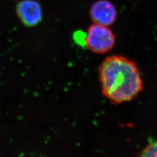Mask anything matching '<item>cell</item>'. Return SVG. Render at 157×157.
I'll return each mask as SVG.
<instances>
[{"label": "cell", "instance_id": "3", "mask_svg": "<svg viewBox=\"0 0 157 157\" xmlns=\"http://www.w3.org/2000/svg\"><path fill=\"white\" fill-rule=\"evenodd\" d=\"M17 15L29 28L37 26L43 19L42 7L36 0H22L17 6Z\"/></svg>", "mask_w": 157, "mask_h": 157}, {"label": "cell", "instance_id": "1", "mask_svg": "<svg viewBox=\"0 0 157 157\" xmlns=\"http://www.w3.org/2000/svg\"><path fill=\"white\" fill-rule=\"evenodd\" d=\"M102 93L114 104L133 100L143 88L135 62L123 56H108L99 67Z\"/></svg>", "mask_w": 157, "mask_h": 157}, {"label": "cell", "instance_id": "5", "mask_svg": "<svg viewBox=\"0 0 157 157\" xmlns=\"http://www.w3.org/2000/svg\"><path fill=\"white\" fill-rule=\"evenodd\" d=\"M141 157H157V139L150 143L141 151Z\"/></svg>", "mask_w": 157, "mask_h": 157}, {"label": "cell", "instance_id": "6", "mask_svg": "<svg viewBox=\"0 0 157 157\" xmlns=\"http://www.w3.org/2000/svg\"><path fill=\"white\" fill-rule=\"evenodd\" d=\"M85 37L86 34L82 32H76L74 33L73 38L76 43L80 45H85Z\"/></svg>", "mask_w": 157, "mask_h": 157}, {"label": "cell", "instance_id": "4", "mask_svg": "<svg viewBox=\"0 0 157 157\" xmlns=\"http://www.w3.org/2000/svg\"><path fill=\"white\" fill-rule=\"evenodd\" d=\"M90 15L91 20L96 24L109 26L115 22L117 11L110 1L98 0L91 6Z\"/></svg>", "mask_w": 157, "mask_h": 157}, {"label": "cell", "instance_id": "2", "mask_svg": "<svg viewBox=\"0 0 157 157\" xmlns=\"http://www.w3.org/2000/svg\"><path fill=\"white\" fill-rule=\"evenodd\" d=\"M115 44V36L107 26L95 23L90 26L86 34L85 45L94 53H107Z\"/></svg>", "mask_w": 157, "mask_h": 157}]
</instances>
